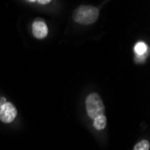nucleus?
<instances>
[{"mask_svg":"<svg viewBox=\"0 0 150 150\" xmlns=\"http://www.w3.org/2000/svg\"><path fill=\"white\" fill-rule=\"evenodd\" d=\"M98 17L99 10L91 6H80L73 13L74 21L82 24H92L97 21Z\"/></svg>","mask_w":150,"mask_h":150,"instance_id":"obj_1","label":"nucleus"},{"mask_svg":"<svg viewBox=\"0 0 150 150\" xmlns=\"http://www.w3.org/2000/svg\"><path fill=\"white\" fill-rule=\"evenodd\" d=\"M86 107L88 116L93 120L99 115L104 114L105 107L101 96L97 93H92L86 97Z\"/></svg>","mask_w":150,"mask_h":150,"instance_id":"obj_2","label":"nucleus"},{"mask_svg":"<svg viewBox=\"0 0 150 150\" xmlns=\"http://www.w3.org/2000/svg\"><path fill=\"white\" fill-rule=\"evenodd\" d=\"M17 115V110L13 103H6L0 105V120L4 123H11Z\"/></svg>","mask_w":150,"mask_h":150,"instance_id":"obj_3","label":"nucleus"},{"mask_svg":"<svg viewBox=\"0 0 150 150\" xmlns=\"http://www.w3.org/2000/svg\"><path fill=\"white\" fill-rule=\"evenodd\" d=\"M33 33L37 39H44L48 35V26L42 20H35L33 23Z\"/></svg>","mask_w":150,"mask_h":150,"instance_id":"obj_4","label":"nucleus"},{"mask_svg":"<svg viewBox=\"0 0 150 150\" xmlns=\"http://www.w3.org/2000/svg\"><path fill=\"white\" fill-rule=\"evenodd\" d=\"M106 117L104 114L99 115L96 118L93 119V127L96 129L97 130H102L106 127Z\"/></svg>","mask_w":150,"mask_h":150,"instance_id":"obj_5","label":"nucleus"},{"mask_svg":"<svg viewBox=\"0 0 150 150\" xmlns=\"http://www.w3.org/2000/svg\"><path fill=\"white\" fill-rule=\"evenodd\" d=\"M134 50H135V53L137 54V56H143L147 51V46L143 42H139L135 45Z\"/></svg>","mask_w":150,"mask_h":150,"instance_id":"obj_6","label":"nucleus"},{"mask_svg":"<svg viewBox=\"0 0 150 150\" xmlns=\"http://www.w3.org/2000/svg\"><path fill=\"white\" fill-rule=\"evenodd\" d=\"M150 144L147 140H141L134 146V150H149Z\"/></svg>","mask_w":150,"mask_h":150,"instance_id":"obj_7","label":"nucleus"},{"mask_svg":"<svg viewBox=\"0 0 150 150\" xmlns=\"http://www.w3.org/2000/svg\"><path fill=\"white\" fill-rule=\"evenodd\" d=\"M35 2L39 3V4H42V5H46V4L50 3V0H38V1H35Z\"/></svg>","mask_w":150,"mask_h":150,"instance_id":"obj_8","label":"nucleus"},{"mask_svg":"<svg viewBox=\"0 0 150 150\" xmlns=\"http://www.w3.org/2000/svg\"><path fill=\"white\" fill-rule=\"evenodd\" d=\"M6 98H0V105H2V104H4V103H6Z\"/></svg>","mask_w":150,"mask_h":150,"instance_id":"obj_9","label":"nucleus"}]
</instances>
